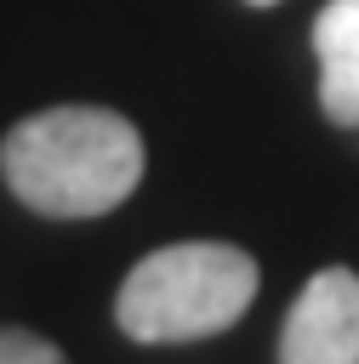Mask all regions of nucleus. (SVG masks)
<instances>
[{"instance_id": "obj_1", "label": "nucleus", "mask_w": 359, "mask_h": 364, "mask_svg": "<svg viewBox=\"0 0 359 364\" xmlns=\"http://www.w3.org/2000/svg\"><path fill=\"white\" fill-rule=\"evenodd\" d=\"M0 176L40 216H57V222L103 216L137 193L142 136L114 108L57 102L17 119L0 136Z\"/></svg>"}, {"instance_id": "obj_2", "label": "nucleus", "mask_w": 359, "mask_h": 364, "mask_svg": "<svg viewBox=\"0 0 359 364\" xmlns=\"http://www.w3.org/2000/svg\"><path fill=\"white\" fill-rule=\"evenodd\" d=\"M256 284L262 273L239 245L182 239L148 250L125 273L114 296V318L131 341H199L228 330L256 301Z\"/></svg>"}, {"instance_id": "obj_3", "label": "nucleus", "mask_w": 359, "mask_h": 364, "mask_svg": "<svg viewBox=\"0 0 359 364\" xmlns=\"http://www.w3.org/2000/svg\"><path fill=\"white\" fill-rule=\"evenodd\" d=\"M279 364H359V273L319 267L279 330Z\"/></svg>"}, {"instance_id": "obj_4", "label": "nucleus", "mask_w": 359, "mask_h": 364, "mask_svg": "<svg viewBox=\"0 0 359 364\" xmlns=\"http://www.w3.org/2000/svg\"><path fill=\"white\" fill-rule=\"evenodd\" d=\"M319 108L331 125L359 131V0H325L313 17Z\"/></svg>"}, {"instance_id": "obj_5", "label": "nucleus", "mask_w": 359, "mask_h": 364, "mask_svg": "<svg viewBox=\"0 0 359 364\" xmlns=\"http://www.w3.org/2000/svg\"><path fill=\"white\" fill-rule=\"evenodd\" d=\"M0 364H68V358H63L46 336L6 324V330H0Z\"/></svg>"}, {"instance_id": "obj_6", "label": "nucleus", "mask_w": 359, "mask_h": 364, "mask_svg": "<svg viewBox=\"0 0 359 364\" xmlns=\"http://www.w3.org/2000/svg\"><path fill=\"white\" fill-rule=\"evenodd\" d=\"M245 6H279V0H245Z\"/></svg>"}]
</instances>
